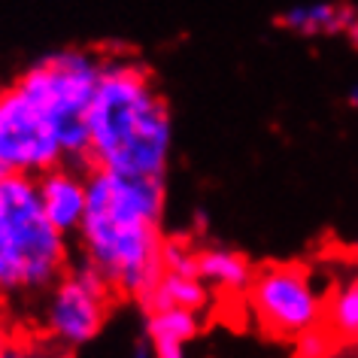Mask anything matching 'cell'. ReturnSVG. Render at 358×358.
Listing matches in <instances>:
<instances>
[{
	"mask_svg": "<svg viewBox=\"0 0 358 358\" xmlns=\"http://www.w3.org/2000/svg\"><path fill=\"white\" fill-rule=\"evenodd\" d=\"M15 340V325H13V316L10 310L3 307V301H0V352H3L6 346H10Z\"/></svg>",
	"mask_w": 358,
	"mask_h": 358,
	"instance_id": "16",
	"label": "cell"
},
{
	"mask_svg": "<svg viewBox=\"0 0 358 358\" xmlns=\"http://www.w3.org/2000/svg\"><path fill=\"white\" fill-rule=\"evenodd\" d=\"M343 97H346V106H352V110H358V83L349 85Z\"/></svg>",
	"mask_w": 358,
	"mask_h": 358,
	"instance_id": "18",
	"label": "cell"
},
{
	"mask_svg": "<svg viewBox=\"0 0 358 358\" xmlns=\"http://www.w3.org/2000/svg\"><path fill=\"white\" fill-rule=\"evenodd\" d=\"M173 113L152 70L131 55L103 58L88 110V167L167 176Z\"/></svg>",
	"mask_w": 358,
	"mask_h": 358,
	"instance_id": "3",
	"label": "cell"
},
{
	"mask_svg": "<svg viewBox=\"0 0 358 358\" xmlns=\"http://www.w3.org/2000/svg\"><path fill=\"white\" fill-rule=\"evenodd\" d=\"M6 173H10V170H6V167H3V164H0V179H3V176H6Z\"/></svg>",
	"mask_w": 358,
	"mask_h": 358,
	"instance_id": "20",
	"label": "cell"
},
{
	"mask_svg": "<svg viewBox=\"0 0 358 358\" xmlns=\"http://www.w3.org/2000/svg\"><path fill=\"white\" fill-rule=\"evenodd\" d=\"M331 346H334V331L322 322V325L303 331L301 337H294V358H328Z\"/></svg>",
	"mask_w": 358,
	"mask_h": 358,
	"instance_id": "13",
	"label": "cell"
},
{
	"mask_svg": "<svg viewBox=\"0 0 358 358\" xmlns=\"http://www.w3.org/2000/svg\"><path fill=\"white\" fill-rule=\"evenodd\" d=\"M110 307L113 285L103 280L101 271L88 262L70 264L46 289L40 313L43 334L64 352L83 349L101 337L110 322Z\"/></svg>",
	"mask_w": 358,
	"mask_h": 358,
	"instance_id": "5",
	"label": "cell"
},
{
	"mask_svg": "<svg viewBox=\"0 0 358 358\" xmlns=\"http://www.w3.org/2000/svg\"><path fill=\"white\" fill-rule=\"evenodd\" d=\"M52 358H70V355H67V352H61V355H52Z\"/></svg>",
	"mask_w": 358,
	"mask_h": 358,
	"instance_id": "21",
	"label": "cell"
},
{
	"mask_svg": "<svg viewBox=\"0 0 358 358\" xmlns=\"http://www.w3.org/2000/svg\"><path fill=\"white\" fill-rule=\"evenodd\" d=\"M358 6L343 3V0H319V3H294L289 10L276 13V28L294 34L301 40H322L340 37L355 22Z\"/></svg>",
	"mask_w": 358,
	"mask_h": 358,
	"instance_id": "8",
	"label": "cell"
},
{
	"mask_svg": "<svg viewBox=\"0 0 358 358\" xmlns=\"http://www.w3.org/2000/svg\"><path fill=\"white\" fill-rule=\"evenodd\" d=\"M167 176H128L88 167V207L79 225L83 262L101 271L115 294L143 301L164 271L161 219Z\"/></svg>",
	"mask_w": 358,
	"mask_h": 358,
	"instance_id": "2",
	"label": "cell"
},
{
	"mask_svg": "<svg viewBox=\"0 0 358 358\" xmlns=\"http://www.w3.org/2000/svg\"><path fill=\"white\" fill-rule=\"evenodd\" d=\"M210 285L201 280L198 271H170L164 267L155 285L143 294V310H167V307H179V310H194L203 313L210 307Z\"/></svg>",
	"mask_w": 358,
	"mask_h": 358,
	"instance_id": "9",
	"label": "cell"
},
{
	"mask_svg": "<svg viewBox=\"0 0 358 358\" xmlns=\"http://www.w3.org/2000/svg\"><path fill=\"white\" fill-rule=\"evenodd\" d=\"M346 40L352 43V49L358 52V13H355V22L349 24V31H346Z\"/></svg>",
	"mask_w": 358,
	"mask_h": 358,
	"instance_id": "19",
	"label": "cell"
},
{
	"mask_svg": "<svg viewBox=\"0 0 358 358\" xmlns=\"http://www.w3.org/2000/svg\"><path fill=\"white\" fill-rule=\"evenodd\" d=\"M70 267L67 234L43 210L37 176L0 179V276L3 294L46 292Z\"/></svg>",
	"mask_w": 358,
	"mask_h": 358,
	"instance_id": "4",
	"label": "cell"
},
{
	"mask_svg": "<svg viewBox=\"0 0 358 358\" xmlns=\"http://www.w3.org/2000/svg\"><path fill=\"white\" fill-rule=\"evenodd\" d=\"M37 189H40L43 210L52 219V225L64 231L67 237L76 234L88 207V170L64 161L58 167L43 170L37 176Z\"/></svg>",
	"mask_w": 358,
	"mask_h": 358,
	"instance_id": "7",
	"label": "cell"
},
{
	"mask_svg": "<svg viewBox=\"0 0 358 358\" xmlns=\"http://www.w3.org/2000/svg\"><path fill=\"white\" fill-rule=\"evenodd\" d=\"M325 325L334 331V337L358 340V273L349 276L325 303Z\"/></svg>",
	"mask_w": 358,
	"mask_h": 358,
	"instance_id": "11",
	"label": "cell"
},
{
	"mask_svg": "<svg viewBox=\"0 0 358 358\" xmlns=\"http://www.w3.org/2000/svg\"><path fill=\"white\" fill-rule=\"evenodd\" d=\"M246 307L267 334L294 340L325 322V301L301 264H264L252 273Z\"/></svg>",
	"mask_w": 358,
	"mask_h": 358,
	"instance_id": "6",
	"label": "cell"
},
{
	"mask_svg": "<svg viewBox=\"0 0 358 358\" xmlns=\"http://www.w3.org/2000/svg\"><path fill=\"white\" fill-rule=\"evenodd\" d=\"M101 67L92 49H55L0 88V164L24 176L64 161L88 167V110Z\"/></svg>",
	"mask_w": 358,
	"mask_h": 358,
	"instance_id": "1",
	"label": "cell"
},
{
	"mask_svg": "<svg viewBox=\"0 0 358 358\" xmlns=\"http://www.w3.org/2000/svg\"><path fill=\"white\" fill-rule=\"evenodd\" d=\"M149 346H152V358H192L185 340H176V337H149Z\"/></svg>",
	"mask_w": 358,
	"mask_h": 358,
	"instance_id": "15",
	"label": "cell"
},
{
	"mask_svg": "<svg viewBox=\"0 0 358 358\" xmlns=\"http://www.w3.org/2000/svg\"><path fill=\"white\" fill-rule=\"evenodd\" d=\"M252 262L228 246H201L198 249V276L210 289L219 292H246L252 282Z\"/></svg>",
	"mask_w": 358,
	"mask_h": 358,
	"instance_id": "10",
	"label": "cell"
},
{
	"mask_svg": "<svg viewBox=\"0 0 358 358\" xmlns=\"http://www.w3.org/2000/svg\"><path fill=\"white\" fill-rule=\"evenodd\" d=\"M143 331H146V337H176V340L192 343V340L201 334V313L179 310V307L149 310Z\"/></svg>",
	"mask_w": 358,
	"mask_h": 358,
	"instance_id": "12",
	"label": "cell"
},
{
	"mask_svg": "<svg viewBox=\"0 0 358 358\" xmlns=\"http://www.w3.org/2000/svg\"><path fill=\"white\" fill-rule=\"evenodd\" d=\"M0 294H3V276H0Z\"/></svg>",
	"mask_w": 358,
	"mask_h": 358,
	"instance_id": "22",
	"label": "cell"
},
{
	"mask_svg": "<svg viewBox=\"0 0 358 358\" xmlns=\"http://www.w3.org/2000/svg\"><path fill=\"white\" fill-rule=\"evenodd\" d=\"M0 358H52V352L40 340H31V337H15L10 346L0 352Z\"/></svg>",
	"mask_w": 358,
	"mask_h": 358,
	"instance_id": "14",
	"label": "cell"
},
{
	"mask_svg": "<svg viewBox=\"0 0 358 358\" xmlns=\"http://www.w3.org/2000/svg\"><path fill=\"white\" fill-rule=\"evenodd\" d=\"M131 358H152L149 337H143V340H137V343H134V349H131Z\"/></svg>",
	"mask_w": 358,
	"mask_h": 358,
	"instance_id": "17",
	"label": "cell"
}]
</instances>
